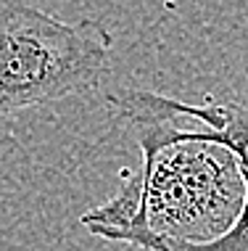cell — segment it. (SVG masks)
Instances as JSON below:
<instances>
[{
  "instance_id": "6da1fadb",
  "label": "cell",
  "mask_w": 248,
  "mask_h": 251,
  "mask_svg": "<svg viewBox=\"0 0 248 251\" xmlns=\"http://www.w3.org/2000/svg\"><path fill=\"white\" fill-rule=\"evenodd\" d=\"M106 100L132 127L143 151L140 217L122 243L169 251L172 241H209L225 233L243 203L235 156L217 143L182 138L166 96L113 90Z\"/></svg>"
},
{
  "instance_id": "7a4b0ae2",
  "label": "cell",
  "mask_w": 248,
  "mask_h": 251,
  "mask_svg": "<svg viewBox=\"0 0 248 251\" xmlns=\"http://www.w3.org/2000/svg\"><path fill=\"white\" fill-rule=\"evenodd\" d=\"M111 48L98 19L61 22L24 0H0V119L95 90Z\"/></svg>"
},
{
  "instance_id": "3957f363",
  "label": "cell",
  "mask_w": 248,
  "mask_h": 251,
  "mask_svg": "<svg viewBox=\"0 0 248 251\" xmlns=\"http://www.w3.org/2000/svg\"><path fill=\"white\" fill-rule=\"evenodd\" d=\"M166 106L180 122V135L187 140L217 143L227 148L238 161V169L248 175V106L238 100H217L206 96L203 103H185L166 98Z\"/></svg>"
},
{
  "instance_id": "277c9868",
  "label": "cell",
  "mask_w": 248,
  "mask_h": 251,
  "mask_svg": "<svg viewBox=\"0 0 248 251\" xmlns=\"http://www.w3.org/2000/svg\"><path fill=\"white\" fill-rule=\"evenodd\" d=\"M240 177H243V203L232 225L209 241H172L169 251H248V175L240 172Z\"/></svg>"
}]
</instances>
